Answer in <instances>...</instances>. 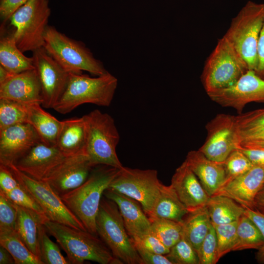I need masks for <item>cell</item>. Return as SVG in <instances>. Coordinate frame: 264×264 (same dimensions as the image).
Wrapping results in <instances>:
<instances>
[{
	"instance_id": "1",
	"label": "cell",
	"mask_w": 264,
	"mask_h": 264,
	"mask_svg": "<svg viewBox=\"0 0 264 264\" xmlns=\"http://www.w3.org/2000/svg\"><path fill=\"white\" fill-rule=\"evenodd\" d=\"M119 169L105 165H97L82 185L60 196L86 230L93 234L97 235L96 218L102 198Z\"/></svg>"
},
{
	"instance_id": "2",
	"label": "cell",
	"mask_w": 264,
	"mask_h": 264,
	"mask_svg": "<svg viewBox=\"0 0 264 264\" xmlns=\"http://www.w3.org/2000/svg\"><path fill=\"white\" fill-rule=\"evenodd\" d=\"M117 83V78L109 72L96 77L69 73L66 88L53 109L66 114L84 104L109 106Z\"/></svg>"
},
{
	"instance_id": "3",
	"label": "cell",
	"mask_w": 264,
	"mask_h": 264,
	"mask_svg": "<svg viewBox=\"0 0 264 264\" xmlns=\"http://www.w3.org/2000/svg\"><path fill=\"white\" fill-rule=\"evenodd\" d=\"M43 224L65 252L69 264H81L85 261H91L111 264L114 257L97 235L50 220Z\"/></svg>"
},
{
	"instance_id": "4",
	"label": "cell",
	"mask_w": 264,
	"mask_h": 264,
	"mask_svg": "<svg viewBox=\"0 0 264 264\" xmlns=\"http://www.w3.org/2000/svg\"><path fill=\"white\" fill-rule=\"evenodd\" d=\"M44 41L43 47L68 73L86 71L98 76L109 72L83 43L69 38L53 26H47Z\"/></svg>"
},
{
	"instance_id": "5",
	"label": "cell",
	"mask_w": 264,
	"mask_h": 264,
	"mask_svg": "<svg viewBox=\"0 0 264 264\" xmlns=\"http://www.w3.org/2000/svg\"><path fill=\"white\" fill-rule=\"evenodd\" d=\"M248 69L244 60L223 36L205 61L201 81L207 94L233 85Z\"/></svg>"
},
{
	"instance_id": "6",
	"label": "cell",
	"mask_w": 264,
	"mask_h": 264,
	"mask_svg": "<svg viewBox=\"0 0 264 264\" xmlns=\"http://www.w3.org/2000/svg\"><path fill=\"white\" fill-rule=\"evenodd\" d=\"M83 116L87 127L86 153L92 164L123 167L116 153L120 135L112 117L98 110Z\"/></svg>"
},
{
	"instance_id": "7",
	"label": "cell",
	"mask_w": 264,
	"mask_h": 264,
	"mask_svg": "<svg viewBox=\"0 0 264 264\" xmlns=\"http://www.w3.org/2000/svg\"><path fill=\"white\" fill-rule=\"evenodd\" d=\"M97 234L113 256L124 263L143 264L125 225L116 204L102 197L96 218Z\"/></svg>"
},
{
	"instance_id": "8",
	"label": "cell",
	"mask_w": 264,
	"mask_h": 264,
	"mask_svg": "<svg viewBox=\"0 0 264 264\" xmlns=\"http://www.w3.org/2000/svg\"><path fill=\"white\" fill-rule=\"evenodd\" d=\"M264 20V3L248 1L232 19L223 35L246 63L249 69L258 66L257 46Z\"/></svg>"
},
{
	"instance_id": "9",
	"label": "cell",
	"mask_w": 264,
	"mask_h": 264,
	"mask_svg": "<svg viewBox=\"0 0 264 264\" xmlns=\"http://www.w3.org/2000/svg\"><path fill=\"white\" fill-rule=\"evenodd\" d=\"M51 14L48 0H29L9 18L18 47L22 52L43 47L44 35Z\"/></svg>"
},
{
	"instance_id": "10",
	"label": "cell",
	"mask_w": 264,
	"mask_h": 264,
	"mask_svg": "<svg viewBox=\"0 0 264 264\" xmlns=\"http://www.w3.org/2000/svg\"><path fill=\"white\" fill-rule=\"evenodd\" d=\"M161 184L155 170L123 166L108 188L137 201L149 216L159 196Z\"/></svg>"
},
{
	"instance_id": "11",
	"label": "cell",
	"mask_w": 264,
	"mask_h": 264,
	"mask_svg": "<svg viewBox=\"0 0 264 264\" xmlns=\"http://www.w3.org/2000/svg\"><path fill=\"white\" fill-rule=\"evenodd\" d=\"M7 167L22 187L42 208L49 220L87 230L81 221L66 205L61 197L47 182L31 177L19 170L14 164Z\"/></svg>"
},
{
	"instance_id": "12",
	"label": "cell",
	"mask_w": 264,
	"mask_h": 264,
	"mask_svg": "<svg viewBox=\"0 0 264 264\" xmlns=\"http://www.w3.org/2000/svg\"><path fill=\"white\" fill-rule=\"evenodd\" d=\"M207 94L213 102L232 108L241 114L247 104L264 102V78L248 69L233 85Z\"/></svg>"
},
{
	"instance_id": "13",
	"label": "cell",
	"mask_w": 264,
	"mask_h": 264,
	"mask_svg": "<svg viewBox=\"0 0 264 264\" xmlns=\"http://www.w3.org/2000/svg\"><path fill=\"white\" fill-rule=\"evenodd\" d=\"M207 137L198 150L208 159L223 163L238 149L235 116L220 113L206 125Z\"/></svg>"
},
{
	"instance_id": "14",
	"label": "cell",
	"mask_w": 264,
	"mask_h": 264,
	"mask_svg": "<svg viewBox=\"0 0 264 264\" xmlns=\"http://www.w3.org/2000/svg\"><path fill=\"white\" fill-rule=\"evenodd\" d=\"M32 57L42 88L41 105L53 109L66 88L69 73L43 47L34 51Z\"/></svg>"
},
{
	"instance_id": "15",
	"label": "cell",
	"mask_w": 264,
	"mask_h": 264,
	"mask_svg": "<svg viewBox=\"0 0 264 264\" xmlns=\"http://www.w3.org/2000/svg\"><path fill=\"white\" fill-rule=\"evenodd\" d=\"M94 166L86 152L66 157L43 180L60 196L82 185Z\"/></svg>"
},
{
	"instance_id": "16",
	"label": "cell",
	"mask_w": 264,
	"mask_h": 264,
	"mask_svg": "<svg viewBox=\"0 0 264 264\" xmlns=\"http://www.w3.org/2000/svg\"><path fill=\"white\" fill-rule=\"evenodd\" d=\"M40 142V136L29 123L17 124L0 131V164L15 165Z\"/></svg>"
},
{
	"instance_id": "17",
	"label": "cell",
	"mask_w": 264,
	"mask_h": 264,
	"mask_svg": "<svg viewBox=\"0 0 264 264\" xmlns=\"http://www.w3.org/2000/svg\"><path fill=\"white\" fill-rule=\"evenodd\" d=\"M264 184V167L253 166L245 174L224 183L214 195L233 199L245 209H255V200Z\"/></svg>"
},
{
	"instance_id": "18",
	"label": "cell",
	"mask_w": 264,
	"mask_h": 264,
	"mask_svg": "<svg viewBox=\"0 0 264 264\" xmlns=\"http://www.w3.org/2000/svg\"><path fill=\"white\" fill-rule=\"evenodd\" d=\"M66 157L56 146L40 142L15 164L21 171L38 180H43Z\"/></svg>"
},
{
	"instance_id": "19",
	"label": "cell",
	"mask_w": 264,
	"mask_h": 264,
	"mask_svg": "<svg viewBox=\"0 0 264 264\" xmlns=\"http://www.w3.org/2000/svg\"><path fill=\"white\" fill-rule=\"evenodd\" d=\"M0 99L25 104L43 102L41 84L35 69L13 74L0 84Z\"/></svg>"
},
{
	"instance_id": "20",
	"label": "cell",
	"mask_w": 264,
	"mask_h": 264,
	"mask_svg": "<svg viewBox=\"0 0 264 264\" xmlns=\"http://www.w3.org/2000/svg\"><path fill=\"white\" fill-rule=\"evenodd\" d=\"M170 185L189 212L205 206L210 197L185 161L176 170Z\"/></svg>"
},
{
	"instance_id": "21",
	"label": "cell",
	"mask_w": 264,
	"mask_h": 264,
	"mask_svg": "<svg viewBox=\"0 0 264 264\" xmlns=\"http://www.w3.org/2000/svg\"><path fill=\"white\" fill-rule=\"evenodd\" d=\"M104 196L117 205L131 238L142 236L150 231L151 221L137 201L109 188L105 190Z\"/></svg>"
},
{
	"instance_id": "22",
	"label": "cell",
	"mask_w": 264,
	"mask_h": 264,
	"mask_svg": "<svg viewBox=\"0 0 264 264\" xmlns=\"http://www.w3.org/2000/svg\"><path fill=\"white\" fill-rule=\"evenodd\" d=\"M185 161L210 197L223 184L225 172L223 163L208 159L198 150L189 152Z\"/></svg>"
},
{
	"instance_id": "23",
	"label": "cell",
	"mask_w": 264,
	"mask_h": 264,
	"mask_svg": "<svg viewBox=\"0 0 264 264\" xmlns=\"http://www.w3.org/2000/svg\"><path fill=\"white\" fill-rule=\"evenodd\" d=\"M63 122L56 147L66 157L86 152L87 127L84 116Z\"/></svg>"
},
{
	"instance_id": "24",
	"label": "cell",
	"mask_w": 264,
	"mask_h": 264,
	"mask_svg": "<svg viewBox=\"0 0 264 264\" xmlns=\"http://www.w3.org/2000/svg\"><path fill=\"white\" fill-rule=\"evenodd\" d=\"M41 104H28V123L34 128L44 143L56 146L63 122L43 110Z\"/></svg>"
},
{
	"instance_id": "25",
	"label": "cell",
	"mask_w": 264,
	"mask_h": 264,
	"mask_svg": "<svg viewBox=\"0 0 264 264\" xmlns=\"http://www.w3.org/2000/svg\"><path fill=\"white\" fill-rule=\"evenodd\" d=\"M188 213L172 186L162 183L158 198L148 217L150 220L164 219L182 222Z\"/></svg>"
},
{
	"instance_id": "26",
	"label": "cell",
	"mask_w": 264,
	"mask_h": 264,
	"mask_svg": "<svg viewBox=\"0 0 264 264\" xmlns=\"http://www.w3.org/2000/svg\"><path fill=\"white\" fill-rule=\"evenodd\" d=\"M1 32L0 65L13 74L35 69L32 57L25 56L18 47L12 32Z\"/></svg>"
},
{
	"instance_id": "27",
	"label": "cell",
	"mask_w": 264,
	"mask_h": 264,
	"mask_svg": "<svg viewBox=\"0 0 264 264\" xmlns=\"http://www.w3.org/2000/svg\"><path fill=\"white\" fill-rule=\"evenodd\" d=\"M212 225L205 206L189 212L182 222V236L197 251Z\"/></svg>"
},
{
	"instance_id": "28",
	"label": "cell",
	"mask_w": 264,
	"mask_h": 264,
	"mask_svg": "<svg viewBox=\"0 0 264 264\" xmlns=\"http://www.w3.org/2000/svg\"><path fill=\"white\" fill-rule=\"evenodd\" d=\"M16 205L18 211L17 232L29 250L40 259L39 228L43 223L33 213Z\"/></svg>"
},
{
	"instance_id": "29",
	"label": "cell",
	"mask_w": 264,
	"mask_h": 264,
	"mask_svg": "<svg viewBox=\"0 0 264 264\" xmlns=\"http://www.w3.org/2000/svg\"><path fill=\"white\" fill-rule=\"evenodd\" d=\"M206 207L211 222L215 224L231 223L239 220L245 208L232 198L221 195L210 197Z\"/></svg>"
},
{
	"instance_id": "30",
	"label": "cell",
	"mask_w": 264,
	"mask_h": 264,
	"mask_svg": "<svg viewBox=\"0 0 264 264\" xmlns=\"http://www.w3.org/2000/svg\"><path fill=\"white\" fill-rule=\"evenodd\" d=\"M264 243L263 236L255 223L244 214L242 215L238 220L237 239L232 251L259 250Z\"/></svg>"
},
{
	"instance_id": "31",
	"label": "cell",
	"mask_w": 264,
	"mask_h": 264,
	"mask_svg": "<svg viewBox=\"0 0 264 264\" xmlns=\"http://www.w3.org/2000/svg\"><path fill=\"white\" fill-rule=\"evenodd\" d=\"M0 245L10 252L15 264H44L29 250L17 231L0 233Z\"/></svg>"
},
{
	"instance_id": "32",
	"label": "cell",
	"mask_w": 264,
	"mask_h": 264,
	"mask_svg": "<svg viewBox=\"0 0 264 264\" xmlns=\"http://www.w3.org/2000/svg\"><path fill=\"white\" fill-rule=\"evenodd\" d=\"M22 123H28V104L0 99V131Z\"/></svg>"
},
{
	"instance_id": "33",
	"label": "cell",
	"mask_w": 264,
	"mask_h": 264,
	"mask_svg": "<svg viewBox=\"0 0 264 264\" xmlns=\"http://www.w3.org/2000/svg\"><path fill=\"white\" fill-rule=\"evenodd\" d=\"M150 230L161 242L170 249L182 237V222L164 219L151 220Z\"/></svg>"
},
{
	"instance_id": "34",
	"label": "cell",
	"mask_w": 264,
	"mask_h": 264,
	"mask_svg": "<svg viewBox=\"0 0 264 264\" xmlns=\"http://www.w3.org/2000/svg\"><path fill=\"white\" fill-rule=\"evenodd\" d=\"M48 232L43 224L39 228V247L40 259L44 264H69L62 254L58 245L49 237Z\"/></svg>"
},
{
	"instance_id": "35",
	"label": "cell",
	"mask_w": 264,
	"mask_h": 264,
	"mask_svg": "<svg viewBox=\"0 0 264 264\" xmlns=\"http://www.w3.org/2000/svg\"><path fill=\"white\" fill-rule=\"evenodd\" d=\"M238 220L229 223L212 224L216 233L218 243L217 260L232 251L237 239Z\"/></svg>"
},
{
	"instance_id": "36",
	"label": "cell",
	"mask_w": 264,
	"mask_h": 264,
	"mask_svg": "<svg viewBox=\"0 0 264 264\" xmlns=\"http://www.w3.org/2000/svg\"><path fill=\"white\" fill-rule=\"evenodd\" d=\"M223 164L225 172L224 183L245 174L254 166L245 154L239 149L233 150Z\"/></svg>"
},
{
	"instance_id": "37",
	"label": "cell",
	"mask_w": 264,
	"mask_h": 264,
	"mask_svg": "<svg viewBox=\"0 0 264 264\" xmlns=\"http://www.w3.org/2000/svg\"><path fill=\"white\" fill-rule=\"evenodd\" d=\"M3 193L16 205L24 208L38 216L43 223L49 220L42 208L20 184L10 192Z\"/></svg>"
},
{
	"instance_id": "38",
	"label": "cell",
	"mask_w": 264,
	"mask_h": 264,
	"mask_svg": "<svg viewBox=\"0 0 264 264\" xmlns=\"http://www.w3.org/2000/svg\"><path fill=\"white\" fill-rule=\"evenodd\" d=\"M165 255L173 264H199L197 251L182 236Z\"/></svg>"
},
{
	"instance_id": "39",
	"label": "cell",
	"mask_w": 264,
	"mask_h": 264,
	"mask_svg": "<svg viewBox=\"0 0 264 264\" xmlns=\"http://www.w3.org/2000/svg\"><path fill=\"white\" fill-rule=\"evenodd\" d=\"M17 218L16 204L0 190V233L17 231Z\"/></svg>"
},
{
	"instance_id": "40",
	"label": "cell",
	"mask_w": 264,
	"mask_h": 264,
	"mask_svg": "<svg viewBox=\"0 0 264 264\" xmlns=\"http://www.w3.org/2000/svg\"><path fill=\"white\" fill-rule=\"evenodd\" d=\"M197 253L199 264H215L218 262L217 239L212 224Z\"/></svg>"
},
{
	"instance_id": "41",
	"label": "cell",
	"mask_w": 264,
	"mask_h": 264,
	"mask_svg": "<svg viewBox=\"0 0 264 264\" xmlns=\"http://www.w3.org/2000/svg\"><path fill=\"white\" fill-rule=\"evenodd\" d=\"M236 133L264 126V109L253 110L235 116Z\"/></svg>"
},
{
	"instance_id": "42",
	"label": "cell",
	"mask_w": 264,
	"mask_h": 264,
	"mask_svg": "<svg viewBox=\"0 0 264 264\" xmlns=\"http://www.w3.org/2000/svg\"><path fill=\"white\" fill-rule=\"evenodd\" d=\"M135 247H140L154 253L166 255L170 249L165 246L151 230L137 237L131 238Z\"/></svg>"
},
{
	"instance_id": "43",
	"label": "cell",
	"mask_w": 264,
	"mask_h": 264,
	"mask_svg": "<svg viewBox=\"0 0 264 264\" xmlns=\"http://www.w3.org/2000/svg\"><path fill=\"white\" fill-rule=\"evenodd\" d=\"M244 214L250 219L260 230L264 240V214L256 209H245ZM258 263L264 264V243L256 255Z\"/></svg>"
},
{
	"instance_id": "44",
	"label": "cell",
	"mask_w": 264,
	"mask_h": 264,
	"mask_svg": "<svg viewBox=\"0 0 264 264\" xmlns=\"http://www.w3.org/2000/svg\"><path fill=\"white\" fill-rule=\"evenodd\" d=\"M20 185L10 169L0 164V190L4 193L12 191Z\"/></svg>"
},
{
	"instance_id": "45",
	"label": "cell",
	"mask_w": 264,
	"mask_h": 264,
	"mask_svg": "<svg viewBox=\"0 0 264 264\" xmlns=\"http://www.w3.org/2000/svg\"><path fill=\"white\" fill-rule=\"evenodd\" d=\"M29 0H0V17L3 23L9 21L13 13Z\"/></svg>"
},
{
	"instance_id": "46",
	"label": "cell",
	"mask_w": 264,
	"mask_h": 264,
	"mask_svg": "<svg viewBox=\"0 0 264 264\" xmlns=\"http://www.w3.org/2000/svg\"><path fill=\"white\" fill-rule=\"evenodd\" d=\"M236 134L238 146L245 142L264 141V126L241 131Z\"/></svg>"
},
{
	"instance_id": "47",
	"label": "cell",
	"mask_w": 264,
	"mask_h": 264,
	"mask_svg": "<svg viewBox=\"0 0 264 264\" xmlns=\"http://www.w3.org/2000/svg\"><path fill=\"white\" fill-rule=\"evenodd\" d=\"M143 264H173L165 255L149 252L140 247H135Z\"/></svg>"
},
{
	"instance_id": "48",
	"label": "cell",
	"mask_w": 264,
	"mask_h": 264,
	"mask_svg": "<svg viewBox=\"0 0 264 264\" xmlns=\"http://www.w3.org/2000/svg\"><path fill=\"white\" fill-rule=\"evenodd\" d=\"M254 166L264 167V149L239 146Z\"/></svg>"
},
{
	"instance_id": "49",
	"label": "cell",
	"mask_w": 264,
	"mask_h": 264,
	"mask_svg": "<svg viewBox=\"0 0 264 264\" xmlns=\"http://www.w3.org/2000/svg\"><path fill=\"white\" fill-rule=\"evenodd\" d=\"M258 66L256 72L264 77V20L260 32L257 46Z\"/></svg>"
},
{
	"instance_id": "50",
	"label": "cell",
	"mask_w": 264,
	"mask_h": 264,
	"mask_svg": "<svg viewBox=\"0 0 264 264\" xmlns=\"http://www.w3.org/2000/svg\"><path fill=\"white\" fill-rule=\"evenodd\" d=\"M15 264L14 260L10 252L0 245V264Z\"/></svg>"
},
{
	"instance_id": "51",
	"label": "cell",
	"mask_w": 264,
	"mask_h": 264,
	"mask_svg": "<svg viewBox=\"0 0 264 264\" xmlns=\"http://www.w3.org/2000/svg\"><path fill=\"white\" fill-rule=\"evenodd\" d=\"M255 209L264 214V192H259L255 200Z\"/></svg>"
},
{
	"instance_id": "52",
	"label": "cell",
	"mask_w": 264,
	"mask_h": 264,
	"mask_svg": "<svg viewBox=\"0 0 264 264\" xmlns=\"http://www.w3.org/2000/svg\"><path fill=\"white\" fill-rule=\"evenodd\" d=\"M239 146L264 149V141L245 142L241 144Z\"/></svg>"
},
{
	"instance_id": "53",
	"label": "cell",
	"mask_w": 264,
	"mask_h": 264,
	"mask_svg": "<svg viewBox=\"0 0 264 264\" xmlns=\"http://www.w3.org/2000/svg\"><path fill=\"white\" fill-rule=\"evenodd\" d=\"M13 73H12L2 66L0 65V84L10 77Z\"/></svg>"
},
{
	"instance_id": "54",
	"label": "cell",
	"mask_w": 264,
	"mask_h": 264,
	"mask_svg": "<svg viewBox=\"0 0 264 264\" xmlns=\"http://www.w3.org/2000/svg\"><path fill=\"white\" fill-rule=\"evenodd\" d=\"M260 192H264V184Z\"/></svg>"
},
{
	"instance_id": "55",
	"label": "cell",
	"mask_w": 264,
	"mask_h": 264,
	"mask_svg": "<svg viewBox=\"0 0 264 264\" xmlns=\"http://www.w3.org/2000/svg\"><path fill=\"white\" fill-rule=\"evenodd\" d=\"M263 78H264V77Z\"/></svg>"
}]
</instances>
